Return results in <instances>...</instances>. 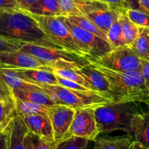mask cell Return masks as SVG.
I'll use <instances>...</instances> for the list:
<instances>
[{"instance_id":"1","label":"cell","mask_w":149,"mask_h":149,"mask_svg":"<svg viewBox=\"0 0 149 149\" xmlns=\"http://www.w3.org/2000/svg\"><path fill=\"white\" fill-rule=\"evenodd\" d=\"M0 34L26 43L64 50L45 34L29 12L18 8L0 10Z\"/></svg>"},{"instance_id":"2","label":"cell","mask_w":149,"mask_h":149,"mask_svg":"<svg viewBox=\"0 0 149 149\" xmlns=\"http://www.w3.org/2000/svg\"><path fill=\"white\" fill-rule=\"evenodd\" d=\"M92 67L107 78L113 102H137L149 107V89L140 71L116 72L102 67L93 59L86 58Z\"/></svg>"},{"instance_id":"3","label":"cell","mask_w":149,"mask_h":149,"mask_svg":"<svg viewBox=\"0 0 149 149\" xmlns=\"http://www.w3.org/2000/svg\"><path fill=\"white\" fill-rule=\"evenodd\" d=\"M140 103L137 102H110L94 109L100 134L121 130L132 136L133 118L143 111Z\"/></svg>"},{"instance_id":"4","label":"cell","mask_w":149,"mask_h":149,"mask_svg":"<svg viewBox=\"0 0 149 149\" xmlns=\"http://www.w3.org/2000/svg\"><path fill=\"white\" fill-rule=\"evenodd\" d=\"M45 93L57 104H63L73 109L92 108L112 102L100 94L91 91L70 89L59 85H40Z\"/></svg>"},{"instance_id":"5","label":"cell","mask_w":149,"mask_h":149,"mask_svg":"<svg viewBox=\"0 0 149 149\" xmlns=\"http://www.w3.org/2000/svg\"><path fill=\"white\" fill-rule=\"evenodd\" d=\"M31 15L53 42L66 51L86 57L61 16H40L34 14Z\"/></svg>"},{"instance_id":"6","label":"cell","mask_w":149,"mask_h":149,"mask_svg":"<svg viewBox=\"0 0 149 149\" xmlns=\"http://www.w3.org/2000/svg\"><path fill=\"white\" fill-rule=\"evenodd\" d=\"M61 17L86 58L97 59L113 49L107 40L71 24L63 15Z\"/></svg>"},{"instance_id":"7","label":"cell","mask_w":149,"mask_h":149,"mask_svg":"<svg viewBox=\"0 0 149 149\" xmlns=\"http://www.w3.org/2000/svg\"><path fill=\"white\" fill-rule=\"evenodd\" d=\"M93 60L105 68L122 72L140 71L142 66V59L130 45L113 48L102 56Z\"/></svg>"},{"instance_id":"8","label":"cell","mask_w":149,"mask_h":149,"mask_svg":"<svg viewBox=\"0 0 149 149\" xmlns=\"http://www.w3.org/2000/svg\"><path fill=\"white\" fill-rule=\"evenodd\" d=\"M99 134L94 109H75L72 123L64 138L77 137L94 141Z\"/></svg>"},{"instance_id":"9","label":"cell","mask_w":149,"mask_h":149,"mask_svg":"<svg viewBox=\"0 0 149 149\" xmlns=\"http://www.w3.org/2000/svg\"><path fill=\"white\" fill-rule=\"evenodd\" d=\"M0 67L14 69H40L52 72L54 69L53 64L20 50L0 53Z\"/></svg>"},{"instance_id":"10","label":"cell","mask_w":149,"mask_h":149,"mask_svg":"<svg viewBox=\"0 0 149 149\" xmlns=\"http://www.w3.org/2000/svg\"><path fill=\"white\" fill-rule=\"evenodd\" d=\"M20 51L34 56L45 62L53 64V66L54 63L56 62L58 60L76 62L78 64L87 62L86 57L81 56L66 50L47 48V47L41 46V45L26 43V42L22 45Z\"/></svg>"},{"instance_id":"11","label":"cell","mask_w":149,"mask_h":149,"mask_svg":"<svg viewBox=\"0 0 149 149\" xmlns=\"http://www.w3.org/2000/svg\"><path fill=\"white\" fill-rule=\"evenodd\" d=\"M67 66L81 75L96 92L113 102L110 96V86L107 78L102 73L92 67L88 61L83 64L67 61Z\"/></svg>"},{"instance_id":"12","label":"cell","mask_w":149,"mask_h":149,"mask_svg":"<svg viewBox=\"0 0 149 149\" xmlns=\"http://www.w3.org/2000/svg\"><path fill=\"white\" fill-rule=\"evenodd\" d=\"M75 110L63 104L50 107L48 116L54 132V140L58 141L65 137L74 118Z\"/></svg>"},{"instance_id":"13","label":"cell","mask_w":149,"mask_h":149,"mask_svg":"<svg viewBox=\"0 0 149 149\" xmlns=\"http://www.w3.org/2000/svg\"><path fill=\"white\" fill-rule=\"evenodd\" d=\"M62 15L86 16L94 11L111 8L107 4L96 0H58Z\"/></svg>"},{"instance_id":"14","label":"cell","mask_w":149,"mask_h":149,"mask_svg":"<svg viewBox=\"0 0 149 149\" xmlns=\"http://www.w3.org/2000/svg\"><path fill=\"white\" fill-rule=\"evenodd\" d=\"M22 119L30 134L55 141L52 126L48 116L35 114L25 116Z\"/></svg>"},{"instance_id":"15","label":"cell","mask_w":149,"mask_h":149,"mask_svg":"<svg viewBox=\"0 0 149 149\" xmlns=\"http://www.w3.org/2000/svg\"><path fill=\"white\" fill-rule=\"evenodd\" d=\"M10 69L21 79L33 85H58L56 76L52 71L40 69Z\"/></svg>"},{"instance_id":"16","label":"cell","mask_w":149,"mask_h":149,"mask_svg":"<svg viewBox=\"0 0 149 149\" xmlns=\"http://www.w3.org/2000/svg\"><path fill=\"white\" fill-rule=\"evenodd\" d=\"M8 149H25L24 139L29 132L24 120L16 115L7 127Z\"/></svg>"},{"instance_id":"17","label":"cell","mask_w":149,"mask_h":149,"mask_svg":"<svg viewBox=\"0 0 149 149\" xmlns=\"http://www.w3.org/2000/svg\"><path fill=\"white\" fill-rule=\"evenodd\" d=\"M12 94L13 97L22 101L49 107L56 104L51 97L38 86L25 89L14 90L12 91Z\"/></svg>"},{"instance_id":"18","label":"cell","mask_w":149,"mask_h":149,"mask_svg":"<svg viewBox=\"0 0 149 149\" xmlns=\"http://www.w3.org/2000/svg\"><path fill=\"white\" fill-rule=\"evenodd\" d=\"M133 138L149 149V110L137 114L132 123Z\"/></svg>"},{"instance_id":"19","label":"cell","mask_w":149,"mask_h":149,"mask_svg":"<svg viewBox=\"0 0 149 149\" xmlns=\"http://www.w3.org/2000/svg\"><path fill=\"white\" fill-rule=\"evenodd\" d=\"M121 10L109 8L105 10L94 11L86 15V18L95 24L101 31L107 35L109 29L113 24L118 20V15Z\"/></svg>"},{"instance_id":"20","label":"cell","mask_w":149,"mask_h":149,"mask_svg":"<svg viewBox=\"0 0 149 149\" xmlns=\"http://www.w3.org/2000/svg\"><path fill=\"white\" fill-rule=\"evenodd\" d=\"M134 140L132 136L128 134L115 137L98 136L94 141L93 149H130Z\"/></svg>"},{"instance_id":"21","label":"cell","mask_w":149,"mask_h":149,"mask_svg":"<svg viewBox=\"0 0 149 149\" xmlns=\"http://www.w3.org/2000/svg\"><path fill=\"white\" fill-rule=\"evenodd\" d=\"M53 72L56 76L73 81L74 83H77V84L86 88L89 91L96 92L93 89L92 87L88 84V83L81 75H80L76 72H74L72 69H71L67 66V61H63V60H58L56 62L54 63Z\"/></svg>"},{"instance_id":"22","label":"cell","mask_w":149,"mask_h":149,"mask_svg":"<svg viewBox=\"0 0 149 149\" xmlns=\"http://www.w3.org/2000/svg\"><path fill=\"white\" fill-rule=\"evenodd\" d=\"M28 12L40 16H61L58 0H37L30 7Z\"/></svg>"},{"instance_id":"23","label":"cell","mask_w":149,"mask_h":149,"mask_svg":"<svg viewBox=\"0 0 149 149\" xmlns=\"http://www.w3.org/2000/svg\"><path fill=\"white\" fill-rule=\"evenodd\" d=\"M14 101H15L16 115L19 116L21 118L29 116L35 115V114H42V115L48 116V110L50 108L49 106L22 101V100H18L15 97H14Z\"/></svg>"},{"instance_id":"24","label":"cell","mask_w":149,"mask_h":149,"mask_svg":"<svg viewBox=\"0 0 149 149\" xmlns=\"http://www.w3.org/2000/svg\"><path fill=\"white\" fill-rule=\"evenodd\" d=\"M124 10H120L118 21L121 26L126 43L127 45H130L138 37L140 34V27L136 26L134 23L130 21Z\"/></svg>"},{"instance_id":"25","label":"cell","mask_w":149,"mask_h":149,"mask_svg":"<svg viewBox=\"0 0 149 149\" xmlns=\"http://www.w3.org/2000/svg\"><path fill=\"white\" fill-rule=\"evenodd\" d=\"M130 46L141 59L149 61V29L140 28L138 37Z\"/></svg>"},{"instance_id":"26","label":"cell","mask_w":149,"mask_h":149,"mask_svg":"<svg viewBox=\"0 0 149 149\" xmlns=\"http://www.w3.org/2000/svg\"><path fill=\"white\" fill-rule=\"evenodd\" d=\"M0 73L5 84L8 85L11 91L16 89H25L36 86V85L26 82L19 78L12 69L0 67Z\"/></svg>"},{"instance_id":"27","label":"cell","mask_w":149,"mask_h":149,"mask_svg":"<svg viewBox=\"0 0 149 149\" xmlns=\"http://www.w3.org/2000/svg\"><path fill=\"white\" fill-rule=\"evenodd\" d=\"M64 17L67 21H70L71 24L77 26L78 27L88 31V32L95 34V35L101 37L102 39L107 40V35L102 31H101L95 24H93L90 20L86 18L85 16H72V15H67V16Z\"/></svg>"},{"instance_id":"28","label":"cell","mask_w":149,"mask_h":149,"mask_svg":"<svg viewBox=\"0 0 149 149\" xmlns=\"http://www.w3.org/2000/svg\"><path fill=\"white\" fill-rule=\"evenodd\" d=\"M15 116V101L0 98V124L7 128Z\"/></svg>"},{"instance_id":"29","label":"cell","mask_w":149,"mask_h":149,"mask_svg":"<svg viewBox=\"0 0 149 149\" xmlns=\"http://www.w3.org/2000/svg\"><path fill=\"white\" fill-rule=\"evenodd\" d=\"M107 38L113 48H117L127 45L124 39L119 22L117 20L113 24L107 33Z\"/></svg>"},{"instance_id":"30","label":"cell","mask_w":149,"mask_h":149,"mask_svg":"<svg viewBox=\"0 0 149 149\" xmlns=\"http://www.w3.org/2000/svg\"><path fill=\"white\" fill-rule=\"evenodd\" d=\"M88 141L81 137H67L56 142L55 149H85Z\"/></svg>"},{"instance_id":"31","label":"cell","mask_w":149,"mask_h":149,"mask_svg":"<svg viewBox=\"0 0 149 149\" xmlns=\"http://www.w3.org/2000/svg\"><path fill=\"white\" fill-rule=\"evenodd\" d=\"M126 14L132 22L140 28L149 29V15L137 10L125 9Z\"/></svg>"},{"instance_id":"32","label":"cell","mask_w":149,"mask_h":149,"mask_svg":"<svg viewBox=\"0 0 149 149\" xmlns=\"http://www.w3.org/2000/svg\"><path fill=\"white\" fill-rule=\"evenodd\" d=\"M25 42L9 39L0 34V53L18 51Z\"/></svg>"},{"instance_id":"33","label":"cell","mask_w":149,"mask_h":149,"mask_svg":"<svg viewBox=\"0 0 149 149\" xmlns=\"http://www.w3.org/2000/svg\"><path fill=\"white\" fill-rule=\"evenodd\" d=\"M126 9L137 10L149 15V0H124Z\"/></svg>"},{"instance_id":"34","label":"cell","mask_w":149,"mask_h":149,"mask_svg":"<svg viewBox=\"0 0 149 149\" xmlns=\"http://www.w3.org/2000/svg\"><path fill=\"white\" fill-rule=\"evenodd\" d=\"M29 134L34 149H55L56 141L47 140L30 133Z\"/></svg>"},{"instance_id":"35","label":"cell","mask_w":149,"mask_h":149,"mask_svg":"<svg viewBox=\"0 0 149 149\" xmlns=\"http://www.w3.org/2000/svg\"><path fill=\"white\" fill-rule=\"evenodd\" d=\"M56 78L57 81H58V85L61 86L65 87V88H70V89L79 90V91H89V90H88L86 88L83 86L80 85V84H77V83L73 82V81L60 78L58 76H56Z\"/></svg>"},{"instance_id":"36","label":"cell","mask_w":149,"mask_h":149,"mask_svg":"<svg viewBox=\"0 0 149 149\" xmlns=\"http://www.w3.org/2000/svg\"><path fill=\"white\" fill-rule=\"evenodd\" d=\"M0 98L8 100H14L13 95L9 87L5 84L0 73Z\"/></svg>"},{"instance_id":"37","label":"cell","mask_w":149,"mask_h":149,"mask_svg":"<svg viewBox=\"0 0 149 149\" xmlns=\"http://www.w3.org/2000/svg\"><path fill=\"white\" fill-rule=\"evenodd\" d=\"M99 2H104L110 6V8L116 10L126 9L125 1L124 0H96Z\"/></svg>"},{"instance_id":"38","label":"cell","mask_w":149,"mask_h":149,"mask_svg":"<svg viewBox=\"0 0 149 149\" xmlns=\"http://www.w3.org/2000/svg\"><path fill=\"white\" fill-rule=\"evenodd\" d=\"M142 76H143L146 86L149 89V61L142 59V66L140 69Z\"/></svg>"},{"instance_id":"39","label":"cell","mask_w":149,"mask_h":149,"mask_svg":"<svg viewBox=\"0 0 149 149\" xmlns=\"http://www.w3.org/2000/svg\"><path fill=\"white\" fill-rule=\"evenodd\" d=\"M15 1L18 5V8L27 11L37 0H15Z\"/></svg>"},{"instance_id":"40","label":"cell","mask_w":149,"mask_h":149,"mask_svg":"<svg viewBox=\"0 0 149 149\" xmlns=\"http://www.w3.org/2000/svg\"><path fill=\"white\" fill-rule=\"evenodd\" d=\"M18 8L15 0H0V10Z\"/></svg>"},{"instance_id":"41","label":"cell","mask_w":149,"mask_h":149,"mask_svg":"<svg viewBox=\"0 0 149 149\" xmlns=\"http://www.w3.org/2000/svg\"><path fill=\"white\" fill-rule=\"evenodd\" d=\"M0 149H8V132L7 128L0 134Z\"/></svg>"},{"instance_id":"42","label":"cell","mask_w":149,"mask_h":149,"mask_svg":"<svg viewBox=\"0 0 149 149\" xmlns=\"http://www.w3.org/2000/svg\"><path fill=\"white\" fill-rule=\"evenodd\" d=\"M130 149H148L147 148H146L145 146H143V145L140 144L138 142L134 140V142L132 143V144L130 146Z\"/></svg>"},{"instance_id":"43","label":"cell","mask_w":149,"mask_h":149,"mask_svg":"<svg viewBox=\"0 0 149 149\" xmlns=\"http://www.w3.org/2000/svg\"><path fill=\"white\" fill-rule=\"evenodd\" d=\"M94 148V141H88V144H87L86 147L85 149H93Z\"/></svg>"},{"instance_id":"44","label":"cell","mask_w":149,"mask_h":149,"mask_svg":"<svg viewBox=\"0 0 149 149\" xmlns=\"http://www.w3.org/2000/svg\"><path fill=\"white\" fill-rule=\"evenodd\" d=\"M5 129H6V128H5V127H4L3 126L0 124V134L3 132L5 130Z\"/></svg>"}]
</instances>
